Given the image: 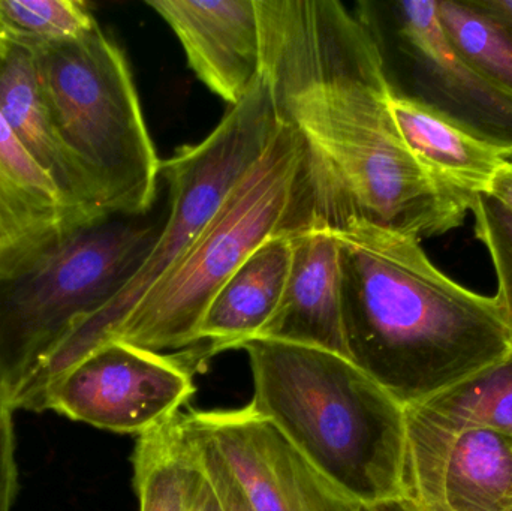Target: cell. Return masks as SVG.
<instances>
[{"label": "cell", "mask_w": 512, "mask_h": 511, "mask_svg": "<svg viewBox=\"0 0 512 511\" xmlns=\"http://www.w3.org/2000/svg\"><path fill=\"white\" fill-rule=\"evenodd\" d=\"M256 8L261 69L300 147L307 224L366 221L418 240L462 227L475 195L436 179L406 146L369 21L337 0H256Z\"/></svg>", "instance_id": "1"}, {"label": "cell", "mask_w": 512, "mask_h": 511, "mask_svg": "<svg viewBox=\"0 0 512 511\" xmlns=\"http://www.w3.org/2000/svg\"><path fill=\"white\" fill-rule=\"evenodd\" d=\"M333 231L349 359L403 407L511 356L498 299L445 275L421 240L366 221Z\"/></svg>", "instance_id": "2"}, {"label": "cell", "mask_w": 512, "mask_h": 511, "mask_svg": "<svg viewBox=\"0 0 512 511\" xmlns=\"http://www.w3.org/2000/svg\"><path fill=\"white\" fill-rule=\"evenodd\" d=\"M249 407L333 485L363 507L403 494L405 407L348 357L310 345L255 338Z\"/></svg>", "instance_id": "3"}, {"label": "cell", "mask_w": 512, "mask_h": 511, "mask_svg": "<svg viewBox=\"0 0 512 511\" xmlns=\"http://www.w3.org/2000/svg\"><path fill=\"white\" fill-rule=\"evenodd\" d=\"M164 218L110 216L84 225L0 279V395L12 411L66 342L137 275Z\"/></svg>", "instance_id": "4"}, {"label": "cell", "mask_w": 512, "mask_h": 511, "mask_svg": "<svg viewBox=\"0 0 512 511\" xmlns=\"http://www.w3.org/2000/svg\"><path fill=\"white\" fill-rule=\"evenodd\" d=\"M304 224L300 147L280 122L264 155L234 186L188 252L101 344L126 342L158 353L200 344L204 315L228 278L265 240Z\"/></svg>", "instance_id": "5"}, {"label": "cell", "mask_w": 512, "mask_h": 511, "mask_svg": "<svg viewBox=\"0 0 512 511\" xmlns=\"http://www.w3.org/2000/svg\"><path fill=\"white\" fill-rule=\"evenodd\" d=\"M42 92L75 164L108 216H143L159 159L125 54L96 24L83 38L33 51Z\"/></svg>", "instance_id": "6"}, {"label": "cell", "mask_w": 512, "mask_h": 511, "mask_svg": "<svg viewBox=\"0 0 512 511\" xmlns=\"http://www.w3.org/2000/svg\"><path fill=\"white\" fill-rule=\"evenodd\" d=\"M280 120L264 72L240 104L228 108L215 129L162 161L168 206L161 234L149 257L122 293L87 321L57 353L48 377L62 372L98 347L105 336L179 263L209 225L234 186L264 155Z\"/></svg>", "instance_id": "7"}, {"label": "cell", "mask_w": 512, "mask_h": 511, "mask_svg": "<svg viewBox=\"0 0 512 511\" xmlns=\"http://www.w3.org/2000/svg\"><path fill=\"white\" fill-rule=\"evenodd\" d=\"M194 393L182 356L108 341L54 375L18 410L54 411L105 431L143 435L180 414Z\"/></svg>", "instance_id": "8"}, {"label": "cell", "mask_w": 512, "mask_h": 511, "mask_svg": "<svg viewBox=\"0 0 512 511\" xmlns=\"http://www.w3.org/2000/svg\"><path fill=\"white\" fill-rule=\"evenodd\" d=\"M403 497L445 511H512V437L405 407Z\"/></svg>", "instance_id": "9"}, {"label": "cell", "mask_w": 512, "mask_h": 511, "mask_svg": "<svg viewBox=\"0 0 512 511\" xmlns=\"http://www.w3.org/2000/svg\"><path fill=\"white\" fill-rule=\"evenodd\" d=\"M183 425L224 465L251 511H361L251 407L189 410Z\"/></svg>", "instance_id": "10"}, {"label": "cell", "mask_w": 512, "mask_h": 511, "mask_svg": "<svg viewBox=\"0 0 512 511\" xmlns=\"http://www.w3.org/2000/svg\"><path fill=\"white\" fill-rule=\"evenodd\" d=\"M411 96L512 155V96L478 74L439 24L436 0L393 5ZM512 161V159H511Z\"/></svg>", "instance_id": "11"}, {"label": "cell", "mask_w": 512, "mask_h": 511, "mask_svg": "<svg viewBox=\"0 0 512 511\" xmlns=\"http://www.w3.org/2000/svg\"><path fill=\"white\" fill-rule=\"evenodd\" d=\"M176 33L198 78L230 107L261 74L256 0H150Z\"/></svg>", "instance_id": "12"}, {"label": "cell", "mask_w": 512, "mask_h": 511, "mask_svg": "<svg viewBox=\"0 0 512 511\" xmlns=\"http://www.w3.org/2000/svg\"><path fill=\"white\" fill-rule=\"evenodd\" d=\"M292 255L279 306L258 338L310 345L348 357L336 233L321 222L291 231Z\"/></svg>", "instance_id": "13"}, {"label": "cell", "mask_w": 512, "mask_h": 511, "mask_svg": "<svg viewBox=\"0 0 512 511\" xmlns=\"http://www.w3.org/2000/svg\"><path fill=\"white\" fill-rule=\"evenodd\" d=\"M0 114L30 158L50 177L69 209L86 224L110 218L75 164L51 119L36 56L0 30Z\"/></svg>", "instance_id": "14"}, {"label": "cell", "mask_w": 512, "mask_h": 511, "mask_svg": "<svg viewBox=\"0 0 512 511\" xmlns=\"http://www.w3.org/2000/svg\"><path fill=\"white\" fill-rule=\"evenodd\" d=\"M84 225L0 114V279Z\"/></svg>", "instance_id": "15"}, {"label": "cell", "mask_w": 512, "mask_h": 511, "mask_svg": "<svg viewBox=\"0 0 512 511\" xmlns=\"http://www.w3.org/2000/svg\"><path fill=\"white\" fill-rule=\"evenodd\" d=\"M394 122L415 158L445 185L469 195L489 194L496 174L510 162L508 150L394 89Z\"/></svg>", "instance_id": "16"}, {"label": "cell", "mask_w": 512, "mask_h": 511, "mask_svg": "<svg viewBox=\"0 0 512 511\" xmlns=\"http://www.w3.org/2000/svg\"><path fill=\"white\" fill-rule=\"evenodd\" d=\"M291 231L265 240L213 297L200 327L206 356L258 338L277 306L291 266Z\"/></svg>", "instance_id": "17"}, {"label": "cell", "mask_w": 512, "mask_h": 511, "mask_svg": "<svg viewBox=\"0 0 512 511\" xmlns=\"http://www.w3.org/2000/svg\"><path fill=\"white\" fill-rule=\"evenodd\" d=\"M134 485L140 511H206L213 495L182 413L138 438Z\"/></svg>", "instance_id": "18"}, {"label": "cell", "mask_w": 512, "mask_h": 511, "mask_svg": "<svg viewBox=\"0 0 512 511\" xmlns=\"http://www.w3.org/2000/svg\"><path fill=\"white\" fill-rule=\"evenodd\" d=\"M448 41L487 81L512 96V30L474 0L436 2Z\"/></svg>", "instance_id": "19"}, {"label": "cell", "mask_w": 512, "mask_h": 511, "mask_svg": "<svg viewBox=\"0 0 512 511\" xmlns=\"http://www.w3.org/2000/svg\"><path fill=\"white\" fill-rule=\"evenodd\" d=\"M96 24L78 0H0V30L32 51L77 41Z\"/></svg>", "instance_id": "20"}, {"label": "cell", "mask_w": 512, "mask_h": 511, "mask_svg": "<svg viewBox=\"0 0 512 511\" xmlns=\"http://www.w3.org/2000/svg\"><path fill=\"white\" fill-rule=\"evenodd\" d=\"M421 404L450 419L489 426L512 437V354Z\"/></svg>", "instance_id": "21"}, {"label": "cell", "mask_w": 512, "mask_h": 511, "mask_svg": "<svg viewBox=\"0 0 512 511\" xmlns=\"http://www.w3.org/2000/svg\"><path fill=\"white\" fill-rule=\"evenodd\" d=\"M475 237L486 246L495 267L499 306L512 341V212L489 194L475 195L471 209Z\"/></svg>", "instance_id": "22"}, {"label": "cell", "mask_w": 512, "mask_h": 511, "mask_svg": "<svg viewBox=\"0 0 512 511\" xmlns=\"http://www.w3.org/2000/svg\"><path fill=\"white\" fill-rule=\"evenodd\" d=\"M18 494V467L12 410L0 407V511H11Z\"/></svg>", "instance_id": "23"}, {"label": "cell", "mask_w": 512, "mask_h": 511, "mask_svg": "<svg viewBox=\"0 0 512 511\" xmlns=\"http://www.w3.org/2000/svg\"><path fill=\"white\" fill-rule=\"evenodd\" d=\"M188 435L191 437L192 443L197 447V452L198 455H200L201 462H203L204 470H206L207 476H209L210 482H212L213 489H215L216 495H218L219 501H221L225 511H251L248 504H246L245 498L240 494L236 483L231 479L230 474L225 470L222 462L219 461L218 456H216L206 444L192 437L189 432Z\"/></svg>", "instance_id": "24"}, {"label": "cell", "mask_w": 512, "mask_h": 511, "mask_svg": "<svg viewBox=\"0 0 512 511\" xmlns=\"http://www.w3.org/2000/svg\"><path fill=\"white\" fill-rule=\"evenodd\" d=\"M489 195L501 201L512 212V161L507 162V165L496 174Z\"/></svg>", "instance_id": "25"}, {"label": "cell", "mask_w": 512, "mask_h": 511, "mask_svg": "<svg viewBox=\"0 0 512 511\" xmlns=\"http://www.w3.org/2000/svg\"><path fill=\"white\" fill-rule=\"evenodd\" d=\"M361 511H445L438 507L427 506V504L418 503L411 498H397V500L385 501V503L376 504V506L363 507Z\"/></svg>", "instance_id": "26"}, {"label": "cell", "mask_w": 512, "mask_h": 511, "mask_svg": "<svg viewBox=\"0 0 512 511\" xmlns=\"http://www.w3.org/2000/svg\"><path fill=\"white\" fill-rule=\"evenodd\" d=\"M474 2L512 30V0H474Z\"/></svg>", "instance_id": "27"}, {"label": "cell", "mask_w": 512, "mask_h": 511, "mask_svg": "<svg viewBox=\"0 0 512 511\" xmlns=\"http://www.w3.org/2000/svg\"><path fill=\"white\" fill-rule=\"evenodd\" d=\"M206 511H225L224 506H222L221 501H219L218 495H216L215 489H213V495L212 498H210L209 506H207Z\"/></svg>", "instance_id": "28"}, {"label": "cell", "mask_w": 512, "mask_h": 511, "mask_svg": "<svg viewBox=\"0 0 512 511\" xmlns=\"http://www.w3.org/2000/svg\"><path fill=\"white\" fill-rule=\"evenodd\" d=\"M3 405H6V404H5V401H3L2 395H0V407H3ZM6 407H8V405H6Z\"/></svg>", "instance_id": "29"}]
</instances>
